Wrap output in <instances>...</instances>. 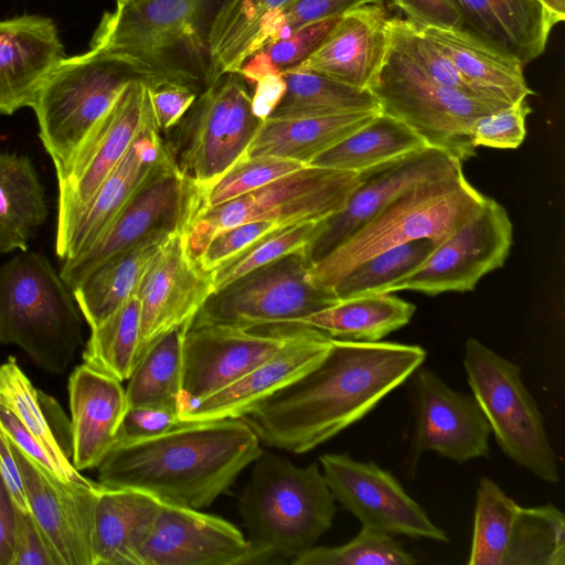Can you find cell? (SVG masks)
I'll return each mask as SVG.
<instances>
[{"instance_id": "cell-1", "label": "cell", "mask_w": 565, "mask_h": 565, "mask_svg": "<svg viewBox=\"0 0 565 565\" xmlns=\"http://www.w3.org/2000/svg\"><path fill=\"white\" fill-rule=\"evenodd\" d=\"M425 359L419 345L331 339L309 370L254 404L241 419L260 443L305 454L363 418Z\"/></svg>"}, {"instance_id": "cell-2", "label": "cell", "mask_w": 565, "mask_h": 565, "mask_svg": "<svg viewBox=\"0 0 565 565\" xmlns=\"http://www.w3.org/2000/svg\"><path fill=\"white\" fill-rule=\"evenodd\" d=\"M260 444L241 418L181 420L158 436L115 445L96 467L98 483L200 510L259 457Z\"/></svg>"}, {"instance_id": "cell-3", "label": "cell", "mask_w": 565, "mask_h": 565, "mask_svg": "<svg viewBox=\"0 0 565 565\" xmlns=\"http://www.w3.org/2000/svg\"><path fill=\"white\" fill-rule=\"evenodd\" d=\"M223 0H136L105 12L90 49L117 56L148 86L175 84L199 95L213 83L212 19Z\"/></svg>"}, {"instance_id": "cell-4", "label": "cell", "mask_w": 565, "mask_h": 565, "mask_svg": "<svg viewBox=\"0 0 565 565\" xmlns=\"http://www.w3.org/2000/svg\"><path fill=\"white\" fill-rule=\"evenodd\" d=\"M483 199L466 179L462 166L413 185L312 264L310 280L333 288L355 266L383 250L418 238H430L438 245Z\"/></svg>"}, {"instance_id": "cell-5", "label": "cell", "mask_w": 565, "mask_h": 565, "mask_svg": "<svg viewBox=\"0 0 565 565\" xmlns=\"http://www.w3.org/2000/svg\"><path fill=\"white\" fill-rule=\"evenodd\" d=\"M253 463L238 501L247 540L291 563L332 526L335 500L316 463L266 451Z\"/></svg>"}, {"instance_id": "cell-6", "label": "cell", "mask_w": 565, "mask_h": 565, "mask_svg": "<svg viewBox=\"0 0 565 565\" xmlns=\"http://www.w3.org/2000/svg\"><path fill=\"white\" fill-rule=\"evenodd\" d=\"M72 290L41 253L19 252L0 266V343L21 348L42 370L63 373L82 344Z\"/></svg>"}, {"instance_id": "cell-7", "label": "cell", "mask_w": 565, "mask_h": 565, "mask_svg": "<svg viewBox=\"0 0 565 565\" xmlns=\"http://www.w3.org/2000/svg\"><path fill=\"white\" fill-rule=\"evenodd\" d=\"M135 79L145 81L131 64L99 50L90 49L57 63L31 106L40 139L55 169L70 159L125 86Z\"/></svg>"}, {"instance_id": "cell-8", "label": "cell", "mask_w": 565, "mask_h": 565, "mask_svg": "<svg viewBox=\"0 0 565 565\" xmlns=\"http://www.w3.org/2000/svg\"><path fill=\"white\" fill-rule=\"evenodd\" d=\"M369 92L382 114L402 121L427 146L461 162L476 154L470 136L475 120L510 105L439 84L391 44Z\"/></svg>"}, {"instance_id": "cell-9", "label": "cell", "mask_w": 565, "mask_h": 565, "mask_svg": "<svg viewBox=\"0 0 565 565\" xmlns=\"http://www.w3.org/2000/svg\"><path fill=\"white\" fill-rule=\"evenodd\" d=\"M463 366L472 395L501 450L537 478L558 483L556 455L519 365L469 338L465 344Z\"/></svg>"}, {"instance_id": "cell-10", "label": "cell", "mask_w": 565, "mask_h": 565, "mask_svg": "<svg viewBox=\"0 0 565 565\" xmlns=\"http://www.w3.org/2000/svg\"><path fill=\"white\" fill-rule=\"evenodd\" d=\"M362 175L306 166L241 196L199 212L185 231L195 260L220 232L254 221L285 225L318 221L338 211Z\"/></svg>"}, {"instance_id": "cell-11", "label": "cell", "mask_w": 565, "mask_h": 565, "mask_svg": "<svg viewBox=\"0 0 565 565\" xmlns=\"http://www.w3.org/2000/svg\"><path fill=\"white\" fill-rule=\"evenodd\" d=\"M312 264L306 247L256 268L214 291L192 323L244 329L295 323L333 306L339 301L334 290L310 280Z\"/></svg>"}, {"instance_id": "cell-12", "label": "cell", "mask_w": 565, "mask_h": 565, "mask_svg": "<svg viewBox=\"0 0 565 565\" xmlns=\"http://www.w3.org/2000/svg\"><path fill=\"white\" fill-rule=\"evenodd\" d=\"M199 211V188L178 168L169 149L99 238L63 260L60 276L73 290L96 267L153 232L186 231Z\"/></svg>"}, {"instance_id": "cell-13", "label": "cell", "mask_w": 565, "mask_h": 565, "mask_svg": "<svg viewBox=\"0 0 565 565\" xmlns=\"http://www.w3.org/2000/svg\"><path fill=\"white\" fill-rule=\"evenodd\" d=\"M191 109L174 159L180 171L202 188L245 154L264 119L255 114L245 81L235 73L221 76Z\"/></svg>"}, {"instance_id": "cell-14", "label": "cell", "mask_w": 565, "mask_h": 565, "mask_svg": "<svg viewBox=\"0 0 565 565\" xmlns=\"http://www.w3.org/2000/svg\"><path fill=\"white\" fill-rule=\"evenodd\" d=\"M310 329L300 323L244 329L191 322L183 340L179 413L266 362Z\"/></svg>"}, {"instance_id": "cell-15", "label": "cell", "mask_w": 565, "mask_h": 565, "mask_svg": "<svg viewBox=\"0 0 565 565\" xmlns=\"http://www.w3.org/2000/svg\"><path fill=\"white\" fill-rule=\"evenodd\" d=\"M151 114L148 84L130 82L87 132L70 159L55 169L58 200L55 245L90 196L125 156Z\"/></svg>"}, {"instance_id": "cell-16", "label": "cell", "mask_w": 565, "mask_h": 565, "mask_svg": "<svg viewBox=\"0 0 565 565\" xmlns=\"http://www.w3.org/2000/svg\"><path fill=\"white\" fill-rule=\"evenodd\" d=\"M513 226L507 210L494 199L482 203L412 274L387 294L413 290L429 296L472 290L488 273L503 266L512 245Z\"/></svg>"}, {"instance_id": "cell-17", "label": "cell", "mask_w": 565, "mask_h": 565, "mask_svg": "<svg viewBox=\"0 0 565 565\" xmlns=\"http://www.w3.org/2000/svg\"><path fill=\"white\" fill-rule=\"evenodd\" d=\"M137 561L138 565L282 563L273 551L252 544L228 521L162 500Z\"/></svg>"}, {"instance_id": "cell-18", "label": "cell", "mask_w": 565, "mask_h": 565, "mask_svg": "<svg viewBox=\"0 0 565 565\" xmlns=\"http://www.w3.org/2000/svg\"><path fill=\"white\" fill-rule=\"evenodd\" d=\"M320 463L334 500L356 516L362 526L391 535L449 542L446 532L429 519L390 471L347 454L322 455Z\"/></svg>"}, {"instance_id": "cell-19", "label": "cell", "mask_w": 565, "mask_h": 565, "mask_svg": "<svg viewBox=\"0 0 565 565\" xmlns=\"http://www.w3.org/2000/svg\"><path fill=\"white\" fill-rule=\"evenodd\" d=\"M414 373L413 461L428 450L458 463L488 457L491 428L473 395L450 388L428 367Z\"/></svg>"}, {"instance_id": "cell-20", "label": "cell", "mask_w": 565, "mask_h": 565, "mask_svg": "<svg viewBox=\"0 0 565 565\" xmlns=\"http://www.w3.org/2000/svg\"><path fill=\"white\" fill-rule=\"evenodd\" d=\"M10 444L22 476L29 510L60 565H93V515L100 484L63 482L11 439Z\"/></svg>"}, {"instance_id": "cell-21", "label": "cell", "mask_w": 565, "mask_h": 565, "mask_svg": "<svg viewBox=\"0 0 565 565\" xmlns=\"http://www.w3.org/2000/svg\"><path fill=\"white\" fill-rule=\"evenodd\" d=\"M461 166L462 162L450 153L426 146L361 173V182L343 205L321 220V228L308 246L312 263L329 254L405 190L420 182L444 177Z\"/></svg>"}, {"instance_id": "cell-22", "label": "cell", "mask_w": 565, "mask_h": 565, "mask_svg": "<svg viewBox=\"0 0 565 565\" xmlns=\"http://www.w3.org/2000/svg\"><path fill=\"white\" fill-rule=\"evenodd\" d=\"M213 292L211 273L189 254L185 232H172L136 292L141 307L140 358L159 337L191 322Z\"/></svg>"}, {"instance_id": "cell-23", "label": "cell", "mask_w": 565, "mask_h": 565, "mask_svg": "<svg viewBox=\"0 0 565 565\" xmlns=\"http://www.w3.org/2000/svg\"><path fill=\"white\" fill-rule=\"evenodd\" d=\"M390 19L382 2L348 10L320 45L295 68L369 90L387 54Z\"/></svg>"}, {"instance_id": "cell-24", "label": "cell", "mask_w": 565, "mask_h": 565, "mask_svg": "<svg viewBox=\"0 0 565 565\" xmlns=\"http://www.w3.org/2000/svg\"><path fill=\"white\" fill-rule=\"evenodd\" d=\"M168 150L151 110L125 156L84 205L65 238L55 245L56 255L66 260L88 249Z\"/></svg>"}, {"instance_id": "cell-25", "label": "cell", "mask_w": 565, "mask_h": 565, "mask_svg": "<svg viewBox=\"0 0 565 565\" xmlns=\"http://www.w3.org/2000/svg\"><path fill=\"white\" fill-rule=\"evenodd\" d=\"M64 57L52 19L23 14L0 20V114L31 107L42 83Z\"/></svg>"}, {"instance_id": "cell-26", "label": "cell", "mask_w": 565, "mask_h": 565, "mask_svg": "<svg viewBox=\"0 0 565 565\" xmlns=\"http://www.w3.org/2000/svg\"><path fill=\"white\" fill-rule=\"evenodd\" d=\"M331 338L311 328L276 355L179 413L181 420L241 418L250 407L291 383L328 350Z\"/></svg>"}, {"instance_id": "cell-27", "label": "cell", "mask_w": 565, "mask_h": 565, "mask_svg": "<svg viewBox=\"0 0 565 565\" xmlns=\"http://www.w3.org/2000/svg\"><path fill=\"white\" fill-rule=\"evenodd\" d=\"M72 463L96 468L113 449L128 408L126 390L117 379L83 363L68 380Z\"/></svg>"}, {"instance_id": "cell-28", "label": "cell", "mask_w": 565, "mask_h": 565, "mask_svg": "<svg viewBox=\"0 0 565 565\" xmlns=\"http://www.w3.org/2000/svg\"><path fill=\"white\" fill-rule=\"evenodd\" d=\"M461 28L516 57L523 65L545 50L562 22L540 0H451Z\"/></svg>"}, {"instance_id": "cell-29", "label": "cell", "mask_w": 565, "mask_h": 565, "mask_svg": "<svg viewBox=\"0 0 565 565\" xmlns=\"http://www.w3.org/2000/svg\"><path fill=\"white\" fill-rule=\"evenodd\" d=\"M418 26V25H417ZM482 94L513 104L533 94L523 64L513 55L463 28L418 26Z\"/></svg>"}, {"instance_id": "cell-30", "label": "cell", "mask_w": 565, "mask_h": 565, "mask_svg": "<svg viewBox=\"0 0 565 565\" xmlns=\"http://www.w3.org/2000/svg\"><path fill=\"white\" fill-rule=\"evenodd\" d=\"M160 502L145 491L100 484L93 515V565H138V552Z\"/></svg>"}, {"instance_id": "cell-31", "label": "cell", "mask_w": 565, "mask_h": 565, "mask_svg": "<svg viewBox=\"0 0 565 565\" xmlns=\"http://www.w3.org/2000/svg\"><path fill=\"white\" fill-rule=\"evenodd\" d=\"M380 110L267 117L244 156H274L303 164L370 122Z\"/></svg>"}, {"instance_id": "cell-32", "label": "cell", "mask_w": 565, "mask_h": 565, "mask_svg": "<svg viewBox=\"0 0 565 565\" xmlns=\"http://www.w3.org/2000/svg\"><path fill=\"white\" fill-rule=\"evenodd\" d=\"M171 233L167 230L151 233L102 263L72 290L89 328L102 323L137 292L142 277Z\"/></svg>"}, {"instance_id": "cell-33", "label": "cell", "mask_w": 565, "mask_h": 565, "mask_svg": "<svg viewBox=\"0 0 565 565\" xmlns=\"http://www.w3.org/2000/svg\"><path fill=\"white\" fill-rule=\"evenodd\" d=\"M49 214L31 159L0 151V255L26 250Z\"/></svg>"}, {"instance_id": "cell-34", "label": "cell", "mask_w": 565, "mask_h": 565, "mask_svg": "<svg viewBox=\"0 0 565 565\" xmlns=\"http://www.w3.org/2000/svg\"><path fill=\"white\" fill-rule=\"evenodd\" d=\"M416 307L391 294H372L339 300L321 311L298 320L331 339L376 342L406 326Z\"/></svg>"}, {"instance_id": "cell-35", "label": "cell", "mask_w": 565, "mask_h": 565, "mask_svg": "<svg viewBox=\"0 0 565 565\" xmlns=\"http://www.w3.org/2000/svg\"><path fill=\"white\" fill-rule=\"evenodd\" d=\"M426 146L405 124L380 113L370 122L318 154L309 166L361 174Z\"/></svg>"}, {"instance_id": "cell-36", "label": "cell", "mask_w": 565, "mask_h": 565, "mask_svg": "<svg viewBox=\"0 0 565 565\" xmlns=\"http://www.w3.org/2000/svg\"><path fill=\"white\" fill-rule=\"evenodd\" d=\"M294 0H223L210 26L213 81L237 73L265 25Z\"/></svg>"}, {"instance_id": "cell-37", "label": "cell", "mask_w": 565, "mask_h": 565, "mask_svg": "<svg viewBox=\"0 0 565 565\" xmlns=\"http://www.w3.org/2000/svg\"><path fill=\"white\" fill-rule=\"evenodd\" d=\"M191 322L171 329L147 348L125 388L128 406L179 412L183 340Z\"/></svg>"}, {"instance_id": "cell-38", "label": "cell", "mask_w": 565, "mask_h": 565, "mask_svg": "<svg viewBox=\"0 0 565 565\" xmlns=\"http://www.w3.org/2000/svg\"><path fill=\"white\" fill-rule=\"evenodd\" d=\"M281 77L285 92L268 117L380 110L377 100L369 90L353 88L323 75L294 68L282 73Z\"/></svg>"}, {"instance_id": "cell-39", "label": "cell", "mask_w": 565, "mask_h": 565, "mask_svg": "<svg viewBox=\"0 0 565 565\" xmlns=\"http://www.w3.org/2000/svg\"><path fill=\"white\" fill-rule=\"evenodd\" d=\"M140 332L141 307L135 294L102 323L90 328L84 363L120 382L128 380L140 359Z\"/></svg>"}, {"instance_id": "cell-40", "label": "cell", "mask_w": 565, "mask_h": 565, "mask_svg": "<svg viewBox=\"0 0 565 565\" xmlns=\"http://www.w3.org/2000/svg\"><path fill=\"white\" fill-rule=\"evenodd\" d=\"M502 565H565V518L552 503L524 508L513 518Z\"/></svg>"}, {"instance_id": "cell-41", "label": "cell", "mask_w": 565, "mask_h": 565, "mask_svg": "<svg viewBox=\"0 0 565 565\" xmlns=\"http://www.w3.org/2000/svg\"><path fill=\"white\" fill-rule=\"evenodd\" d=\"M41 393L33 386L14 358L0 365V404L6 406L41 443L57 466L62 479L72 484H87L60 446L54 430L42 409Z\"/></svg>"}, {"instance_id": "cell-42", "label": "cell", "mask_w": 565, "mask_h": 565, "mask_svg": "<svg viewBox=\"0 0 565 565\" xmlns=\"http://www.w3.org/2000/svg\"><path fill=\"white\" fill-rule=\"evenodd\" d=\"M436 246L430 238H418L383 250L355 266L332 289L339 300L387 294L392 285L415 271Z\"/></svg>"}, {"instance_id": "cell-43", "label": "cell", "mask_w": 565, "mask_h": 565, "mask_svg": "<svg viewBox=\"0 0 565 565\" xmlns=\"http://www.w3.org/2000/svg\"><path fill=\"white\" fill-rule=\"evenodd\" d=\"M520 504L482 477L477 488L469 565H502L510 527Z\"/></svg>"}, {"instance_id": "cell-44", "label": "cell", "mask_w": 565, "mask_h": 565, "mask_svg": "<svg viewBox=\"0 0 565 565\" xmlns=\"http://www.w3.org/2000/svg\"><path fill=\"white\" fill-rule=\"evenodd\" d=\"M417 559L402 543L385 532L362 526L349 542L339 546H313L292 565H414Z\"/></svg>"}, {"instance_id": "cell-45", "label": "cell", "mask_w": 565, "mask_h": 565, "mask_svg": "<svg viewBox=\"0 0 565 565\" xmlns=\"http://www.w3.org/2000/svg\"><path fill=\"white\" fill-rule=\"evenodd\" d=\"M339 17L306 24L263 45L243 62L236 74L255 84L297 67L320 45Z\"/></svg>"}, {"instance_id": "cell-46", "label": "cell", "mask_w": 565, "mask_h": 565, "mask_svg": "<svg viewBox=\"0 0 565 565\" xmlns=\"http://www.w3.org/2000/svg\"><path fill=\"white\" fill-rule=\"evenodd\" d=\"M306 166L308 164L281 157L243 156L213 182L198 186V213L262 188Z\"/></svg>"}, {"instance_id": "cell-47", "label": "cell", "mask_w": 565, "mask_h": 565, "mask_svg": "<svg viewBox=\"0 0 565 565\" xmlns=\"http://www.w3.org/2000/svg\"><path fill=\"white\" fill-rule=\"evenodd\" d=\"M321 228V220L278 228L225 262L211 273L217 291L247 273L309 246Z\"/></svg>"}, {"instance_id": "cell-48", "label": "cell", "mask_w": 565, "mask_h": 565, "mask_svg": "<svg viewBox=\"0 0 565 565\" xmlns=\"http://www.w3.org/2000/svg\"><path fill=\"white\" fill-rule=\"evenodd\" d=\"M388 33L390 44L434 81L470 96L495 99L470 85L450 60L412 21L390 19Z\"/></svg>"}, {"instance_id": "cell-49", "label": "cell", "mask_w": 565, "mask_h": 565, "mask_svg": "<svg viewBox=\"0 0 565 565\" xmlns=\"http://www.w3.org/2000/svg\"><path fill=\"white\" fill-rule=\"evenodd\" d=\"M381 2L382 0H294L265 25L256 40L254 52L306 24L339 17L362 4Z\"/></svg>"}, {"instance_id": "cell-50", "label": "cell", "mask_w": 565, "mask_h": 565, "mask_svg": "<svg viewBox=\"0 0 565 565\" xmlns=\"http://www.w3.org/2000/svg\"><path fill=\"white\" fill-rule=\"evenodd\" d=\"M531 111L524 98L479 117L471 127L472 146L516 149L524 141L525 120Z\"/></svg>"}, {"instance_id": "cell-51", "label": "cell", "mask_w": 565, "mask_h": 565, "mask_svg": "<svg viewBox=\"0 0 565 565\" xmlns=\"http://www.w3.org/2000/svg\"><path fill=\"white\" fill-rule=\"evenodd\" d=\"M285 226L289 225L274 221H254L220 232L207 243L195 263L204 271L212 273L257 241Z\"/></svg>"}, {"instance_id": "cell-52", "label": "cell", "mask_w": 565, "mask_h": 565, "mask_svg": "<svg viewBox=\"0 0 565 565\" xmlns=\"http://www.w3.org/2000/svg\"><path fill=\"white\" fill-rule=\"evenodd\" d=\"M11 565H60L31 512L17 507Z\"/></svg>"}, {"instance_id": "cell-53", "label": "cell", "mask_w": 565, "mask_h": 565, "mask_svg": "<svg viewBox=\"0 0 565 565\" xmlns=\"http://www.w3.org/2000/svg\"><path fill=\"white\" fill-rule=\"evenodd\" d=\"M180 422L179 412L174 409L128 406L116 445L158 436Z\"/></svg>"}, {"instance_id": "cell-54", "label": "cell", "mask_w": 565, "mask_h": 565, "mask_svg": "<svg viewBox=\"0 0 565 565\" xmlns=\"http://www.w3.org/2000/svg\"><path fill=\"white\" fill-rule=\"evenodd\" d=\"M148 95L160 131H167L179 124L199 96L192 88L175 84L148 86Z\"/></svg>"}, {"instance_id": "cell-55", "label": "cell", "mask_w": 565, "mask_h": 565, "mask_svg": "<svg viewBox=\"0 0 565 565\" xmlns=\"http://www.w3.org/2000/svg\"><path fill=\"white\" fill-rule=\"evenodd\" d=\"M418 26L461 28L451 0H392Z\"/></svg>"}, {"instance_id": "cell-56", "label": "cell", "mask_w": 565, "mask_h": 565, "mask_svg": "<svg viewBox=\"0 0 565 565\" xmlns=\"http://www.w3.org/2000/svg\"><path fill=\"white\" fill-rule=\"evenodd\" d=\"M0 423L11 441L25 452L47 472L61 481L60 470L41 443L24 427V425L2 404H0ZM67 483V482H66Z\"/></svg>"}, {"instance_id": "cell-57", "label": "cell", "mask_w": 565, "mask_h": 565, "mask_svg": "<svg viewBox=\"0 0 565 565\" xmlns=\"http://www.w3.org/2000/svg\"><path fill=\"white\" fill-rule=\"evenodd\" d=\"M0 472L17 508L29 510L21 472L11 448L10 439L0 423Z\"/></svg>"}, {"instance_id": "cell-58", "label": "cell", "mask_w": 565, "mask_h": 565, "mask_svg": "<svg viewBox=\"0 0 565 565\" xmlns=\"http://www.w3.org/2000/svg\"><path fill=\"white\" fill-rule=\"evenodd\" d=\"M15 526V504L0 472V565H11Z\"/></svg>"}, {"instance_id": "cell-59", "label": "cell", "mask_w": 565, "mask_h": 565, "mask_svg": "<svg viewBox=\"0 0 565 565\" xmlns=\"http://www.w3.org/2000/svg\"><path fill=\"white\" fill-rule=\"evenodd\" d=\"M252 95L255 114L266 119L275 109L285 92V83L281 75L266 76L255 84Z\"/></svg>"}, {"instance_id": "cell-60", "label": "cell", "mask_w": 565, "mask_h": 565, "mask_svg": "<svg viewBox=\"0 0 565 565\" xmlns=\"http://www.w3.org/2000/svg\"><path fill=\"white\" fill-rule=\"evenodd\" d=\"M561 21L565 19V0H540Z\"/></svg>"}, {"instance_id": "cell-61", "label": "cell", "mask_w": 565, "mask_h": 565, "mask_svg": "<svg viewBox=\"0 0 565 565\" xmlns=\"http://www.w3.org/2000/svg\"><path fill=\"white\" fill-rule=\"evenodd\" d=\"M132 1H136V0H116V3H117V6H120V4L130 3Z\"/></svg>"}]
</instances>
